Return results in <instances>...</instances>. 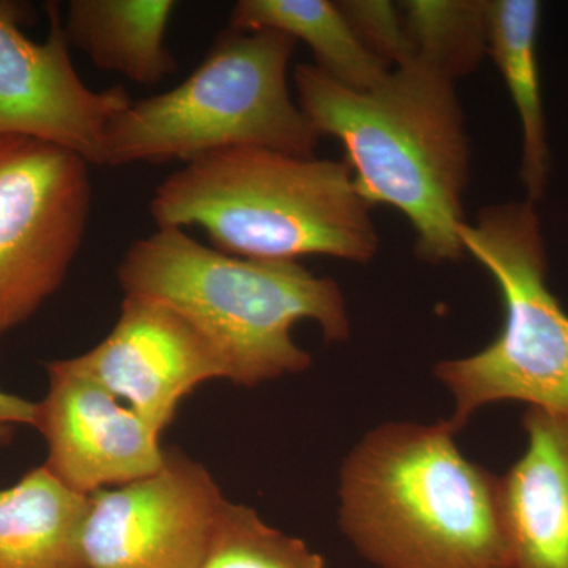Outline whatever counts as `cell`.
<instances>
[{"label": "cell", "mask_w": 568, "mask_h": 568, "mask_svg": "<svg viewBox=\"0 0 568 568\" xmlns=\"http://www.w3.org/2000/svg\"><path fill=\"white\" fill-rule=\"evenodd\" d=\"M200 568H324V559L253 508L224 499Z\"/></svg>", "instance_id": "18"}, {"label": "cell", "mask_w": 568, "mask_h": 568, "mask_svg": "<svg viewBox=\"0 0 568 568\" xmlns=\"http://www.w3.org/2000/svg\"><path fill=\"white\" fill-rule=\"evenodd\" d=\"M89 496L39 466L0 489V568H85Z\"/></svg>", "instance_id": "14"}, {"label": "cell", "mask_w": 568, "mask_h": 568, "mask_svg": "<svg viewBox=\"0 0 568 568\" xmlns=\"http://www.w3.org/2000/svg\"><path fill=\"white\" fill-rule=\"evenodd\" d=\"M526 447L504 476L511 568H568V413L528 407Z\"/></svg>", "instance_id": "12"}, {"label": "cell", "mask_w": 568, "mask_h": 568, "mask_svg": "<svg viewBox=\"0 0 568 568\" xmlns=\"http://www.w3.org/2000/svg\"><path fill=\"white\" fill-rule=\"evenodd\" d=\"M91 207V174L81 156L0 134V339L65 282Z\"/></svg>", "instance_id": "7"}, {"label": "cell", "mask_w": 568, "mask_h": 568, "mask_svg": "<svg viewBox=\"0 0 568 568\" xmlns=\"http://www.w3.org/2000/svg\"><path fill=\"white\" fill-rule=\"evenodd\" d=\"M294 88L316 133L342 142L366 203L388 205L409 222L418 260H463L458 227L473 149L455 81L414 58L366 91L298 63Z\"/></svg>", "instance_id": "1"}, {"label": "cell", "mask_w": 568, "mask_h": 568, "mask_svg": "<svg viewBox=\"0 0 568 568\" xmlns=\"http://www.w3.org/2000/svg\"><path fill=\"white\" fill-rule=\"evenodd\" d=\"M336 3L364 47L392 69L416 58L396 3L388 0H342Z\"/></svg>", "instance_id": "19"}, {"label": "cell", "mask_w": 568, "mask_h": 568, "mask_svg": "<svg viewBox=\"0 0 568 568\" xmlns=\"http://www.w3.org/2000/svg\"><path fill=\"white\" fill-rule=\"evenodd\" d=\"M295 44L271 29H227L186 80L111 122L106 166L190 163L233 148L315 155L321 136L287 81Z\"/></svg>", "instance_id": "5"}, {"label": "cell", "mask_w": 568, "mask_h": 568, "mask_svg": "<svg viewBox=\"0 0 568 568\" xmlns=\"http://www.w3.org/2000/svg\"><path fill=\"white\" fill-rule=\"evenodd\" d=\"M540 14L537 0H487L488 55L517 110L521 125L519 178L526 201L532 204L545 196L551 170L537 55Z\"/></svg>", "instance_id": "15"}, {"label": "cell", "mask_w": 568, "mask_h": 568, "mask_svg": "<svg viewBox=\"0 0 568 568\" xmlns=\"http://www.w3.org/2000/svg\"><path fill=\"white\" fill-rule=\"evenodd\" d=\"M26 10L0 0V134L32 138L106 166L108 129L132 99L122 85L99 92L81 80L58 3L47 6L43 41L21 31Z\"/></svg>", "instance_id": "9"}, {"label": "cell", "mask_w": 568, "mask_h": 568, "mask_svg": "<svg viewBox=\"0 0 568 568\" xmlns=\"http://www.w3.org/2000/svg\"><path fill=\"white\" fill-rule=\"evenodd\" d=\"M230 28L271 29L304 41L317 69L357 91L375 88L392 70L364 47L338 3L331 0H241L231 11Z\"/></svg>", "instance_id": "16"}, {"label": "cell", "mask_w": 568, "mask_h": 568, "mask_svg": "<svg viewBox=\"0 0 568 568\" xmlns=\"http://www.w3.org/2000/svg\"><path fill=\"white\" fill-rule=\"evenodd\" d=\"M50 387L36 428L48 444L44 466L74 491L140 480L160 469V435L132 407L82 372L74 358L47 365Z\"/></svg>", "instance_id": "10"}, {"label": "cell", "mask_w": 568, "mask_h": 568, "mask_svg": "<svg viewBox=\"0 0 568 568\" xmlns=\"http://www.w3.org/2000/svg\"><path fill=\"white\" fill-rule=\"evenodd\" d=\"M372 205L343 160L233 148L168 175L153 192L159 227H200L213 248L245 260L327 256L368 264L379 250Z\"/></svg>", "instance_id": "4"}, {"label": "cell", "mask_w": 568, "mask_h": 568, "mask_svg": "<svg viewBox=\"0 0 568 568\" xmlns=\"http://www.w3.org/2000/svg\"><path fill=\"white\" fill-rule=\"evenodd\" d=\"M118 278L125 295L155 298L181 313L211 343L226 379L257 387L313 364L294 342L302 321L325 342L351 334L345 294L335 280L301 263L245 260L194 241L185 230L159 227L123 254Z\"/></svg>", "instance_id": "3"}, {"label": "cell", "mask_w": 568, "mask_h": 568, "mask_svg": "<svg viewBox=\"0 0 568 568\" xmlns=\"http://www.w3.org/2000/svg\"><path fill=\"white\" fill-rule=\"evenodd\" d=\"M37 420L39 403L0 390V444L9 443L17 426H37Z\"/></svg>", "instance_id": "20"}, {"label": "cell", "mask_w": 568, "mask_h": 568, "mask_svg": "<svg viewBox=\"0 0 568 568\" xmlns=\"http://www.w3.org/2000/svg\"><path fill=\"white\" fill-rule=\"evenodd\" d=\"M458 433L388 422L343 459L338 526L376 568H511L500 476L465 457Z\"/></svg>", "instance_id": "2"}, {"label": "cell", "mask_w": 568, "mask_h": 568, "mask_svg": "<svg viewBox=\"0 0 568 568\" xmlns=\"http://www.w3.org/2000/svg\"><path fill=\"white\" fill-rule=\"evenodd\" d=\"M73 358L160 435L194 388L226 379L219 354L193 324L170 305L141 295H125L106 338Z\"/></svg>", "instance_id": "11"}, {"label": "cell", "mask_w": 568, "mask_h": 568, "mask_svg": "<svg viewBox=\"0 0 568 568\" xmlns=\"http://www.w3.org/2000/svg\"><path fill=\"white\" fill-rule=\"evenodd\" d=\"M173 0H73L63 20L70 47L88 54L97 69L156 85L178 71L166 32Z\"/></svg>", "instance_id": "13"}, {"label": "cell", "mask_w": 568, "mask_h": 568, "mask_svg": "<svg viewBox=\"0 0 568 568\" xmlns=\"http://www.w3.org/2000/svg\"><path fill=\"white\" fill-rule=\"evenodd\" d=\"M416 58L457 82L488 55L487 0L398 3Z\"/></svg>", "instance_id": "17"}, {"label": "cell", "mask_w": 568, "mask_h": 568, "mask_svg": "<svg viewBox=\"0 0 568 568\" xmlns=\"http://www.w3.org/2000/svg\"><path fill=\"white\" fill-rule=\"evenodd\" d=\"M224 499L211 473L175 448L152 476L89 495L85 568H200Z\"/></svg>", "instance_id": "8"}, {"label": "cell", "mask_w": 568, "mask_h": 568, "mask_svg": "<svg viewBox=\"0 0 568 568\" xmlns=\"http://www.w3.org/2000/svg\"><path fill=\"white\" fill-rule=\"evenodd\" d=\"M458 235L466 256L496 283L504 321L484 349L435 366L454 399L446 420L458 433L478 410L508 402L568 413V313L548 286L536 204L488 205Z\"/></svg>", "instance_id": "6"}]
</instances>
